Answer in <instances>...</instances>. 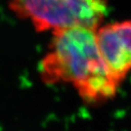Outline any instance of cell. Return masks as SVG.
<instances>
[{"instance_id":"cell-3","label":"cell","mask_w":131,"mask_h":131,"mask_svg":"<svg viewBox=\"0 0 131 131\" xmlns=\"http://www.w3.org/2000/svg\"><path fill=\"white\" fill-rule=\"evenodd\" d=\"M96 33L101 57L120 84L131 71V20L106 25Z\"/></svg>"},{"instance_id":"cell-1","label":"cell","mask_w":131,"mask_h":131,"mask_svg":"<svg viewBox=\"0 0 131 131\" xmlns=\"http://www.w3.org/2000/svg\"><path fill=\"white\" fill-rule=\"evenodd\" d=\"M96 32L85 27L54 31L49 51L40 64L46 83H71L92 104L108 101L119 86L101 57Z\"/></svg>"},{"instance_id":"cell-2","label":"cell","mask_w":131,"mask_h":131,"mask_svg":"<svg viewBox=\"0 0 131 131\" xmlns=\"http://www.w3.org/2000/svg\"><path fill=\"white\" fill-rule=\"evenodd\" d=\"M11 9L38 31L85 27L96 31L107 13V0H10Z\"/></svg>"}]
</instances>
